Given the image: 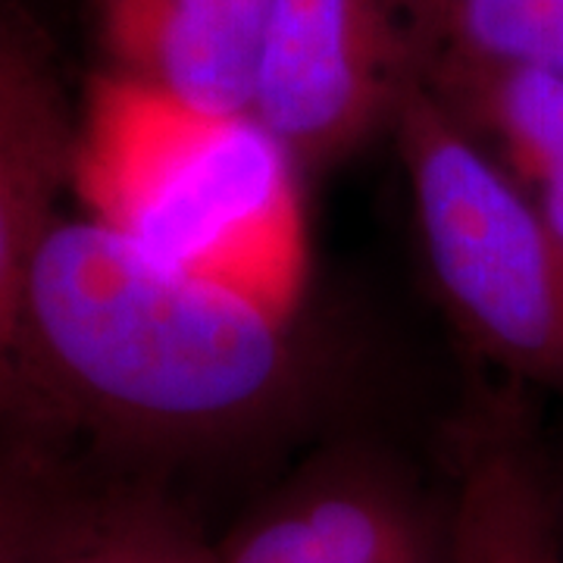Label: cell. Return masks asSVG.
Returning a JSON list of instances; mask_svg holds the SVG:
<instances>
[{
  "instance_id": "obj_8",
  "label": "cell",
  "mask_w": 563,
  "mask_h": 563,
  "mask_svg": "<svg viewBox=\"0 0 563 563\" xmlns=\"http://www.w3.org/2000/svg\"><path fill=\"white\" fill-rule=\"evenodd\" d=\"M76 110L54 63L38 66L0 103V354L20 313L32 261L69 188Z\"/></svg>"
},
{
  "instance_id": "obj_3",
  "label": "cell",
  "mask_w": 563,
  "mask_h": 563,
  "mask_svg": "<svg viewBox=\"0 0 563 563\" xmlns=\"http://www.w3.org/2000/svg\"><path fill=\"white\" fill-rule=\"evenodd\" d=\"M426 273L461 342L504 383L563 395V247L532 195L413 79L395 110Z\"/></svg>"
},
{
  "instance_id": "obj_6",
  "label": "cell",
  "mask_w": 563,
  "mask_h": 563,
  "mask_svg": "<svg viewBox=\"0 0 563 563\" xmlns=\"http://www.w3.org/2000/svg\"><path fill=\"white\" fill-rule=\"evenodd\" d=\"M442 563H563L551 461L523 385L485 388L461 420Z\"/></svg>"
},
{
  "instance_id": "obj_13",
  "label": "cell",
  "mask_w": 563,
  "mask_h": 563,
  "mask_svg": "<svg viewBox=\"0 0 563 563\" xmlns=\"http://www.w3.org/2000/svg\"><path fill=\"white\" fill-rule=\"evenodd\" d=\"M47 60L44 44L25 29V22L0 10V103Z\"/></svg>"
},
{
  "instance_id": "obj_5",
  "label": "cell",
  "mask_w": 563,
  "mask_h": 563,
  "mask_svg": "<svg viewBox=\"0 0 563 563\" xmlns=\"http://www.w3.org/2000/svg\"><path fill=\"white\" fill-rule=\"evenodd\" d=\"M220 563H442L444 510L395 461L329 448L217 539Z\"/></svg>"
},
{
  "instance_id": "obj_11",
  "label": "cell",
  "mask_w": 563,
  "mask_h": 563,
  "mask_svg": "<svg viewBox=\"0 0 563 563\" xmlns=\"http://www.w3.org/2000/svg\"><path fill=\"white\" fill-rule=\"evenodd\" d=\"M429 54L510 63L563 79V0H407Z\"/></svg>"
},
{
  "instance_id": "obj_15",
  "label": "cell",
  "mask_w": 563,
  "mask_h": 563,
  "mask_svg": "<svg viewBox=\"0 0 563 563\" xmlns=\"http://www.w3.org/2000/svg\"><path fill=\"white\" fill-rule=\"evenodd\" d=\"M551 492H554V510H558V532H561L563 548V479L551 470Z\"/></svg>"
},
{
  "instance_id": "obj_1",
  "label": "cell",
  "mask_w": 563,
  "mask_h": 563,
  "mask_svg": "<svg viewBox=\"0 0 563 563\" xmlns=\"http://www.w3.org/2000/svg\"><path fill=\"white\" fill-rule=\"evenodd\" d=\"M295 320L57 217L0 354V395L135 457L251 442L303 398Z\"/></svg>"
},
{
  "instance_id": "obj_2",
  "label": "cell",
  "mask_w": 563,
  "mask_h": 563,
  "mask_svg": "<svg viewBox=\"0 0 563 563\" xmlns=\"http://www.w3.org/2000/svg\"><path fill=\"white\" fill-rule=\"evenodd\" d=\"M303 176L251 110H207L98 69L76 107L69 191L147 257L295 320Z\"/></svg>"
},
{
  "instance_id": "obj_10",
  "label": "cell",
  "mask_w": 563,
  "mask_h": 563,
  "mask_svg": "<svg viewBox=\"0 0 563 563\" xmlns=\"http://www.w3.org/2000/svg\"><path fill=\"white\" fill-rule=\"evenodd\" d=\"M422 85L504 169L529 185L563 179V79L529 66L429 54Z\"/></svg>"
},
{
  "instance_id": "obj_14",
  "label": "cell",
  "mask_w": 563,
  "mask_h": 563,
  "mask_svg": "<svg viewBox=\"0 0 563 563\" xmlns=\"http://www.w3.org/2000/svg\"><path fill=\"white\" fill-rule=\"evenodd\" d=\"M526 191L532 195V201L539 207L542 220L548 222V229L554 232V239L563 247V179L539 181V185H529Z\"/></svg>"
},
{
  "instance_id": "obj_12",
  "label": "cell",
  "mask_w": 563,
  "mask_h": 563,
  "mask_svg": "<svg viewBox=\"0 0 563 563\" xmlns=\"http://www.w3.org/2000/svg\"><path fill=\"white\" fill-rule=\"evenodd\" d=\"M54 479L32 461L0 457V563H25Z\"/></svg>"
},
{
  "instance_id": "obj_7",
  "label": "cell",
  "mask_w": 563,
  "mask_h": 563,
  "mask_svg": "<svg viewBox=\"0 0 563 563\" xmlns=\"http://www.w3.org/2000/svg\"><path fill=\"white\" fill-rule=\"evenodd\" d=\"M103 73L207 110H251L269 0H91Z\"/></svg>"
},
{
  "instance_id": "obj_4",
  "label": "cell",
  "mask_w": 563,
  "mask_h": 563,
  "mask_svg": "<svg viewBox=\"0 0 563 563\" xmlns=\"http://www.w3.org/2000/svg\"><path fill=\"white\" fill-rule=\"evenodd\" d=\"M413 79L407 0H269L251 113L317 176L388 132Z\"/></svg>"
},
{
  "instance_id": "obj_9",
  "label": "cell",
  "mask_w": 563,
  "mask_h": 563,
  "mask_svg": "<svg viewBox=\"0 0 563 563\" xmlns=\"http://www.w3.org/2000/svg\"><path fill=\"white\" fill-rule=\"evenodd\" d=\"M25 563H220V554L198 520L161 485L54 483Z\"/></svg>"
}]
</instances>
